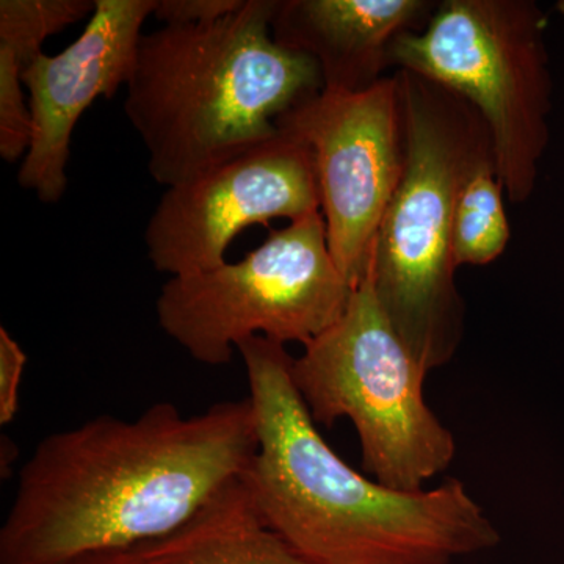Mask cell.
<instances>
[{"label":"cell","instance_id":"6da1fadb","mask_svg":"<svg viewBox=\"0 0 564 564\" xmlns=\"http://www.w3.org/2000/svg\"><path fill=\"white\" fill-rule=\"evenodd\" d=\"M258 451L250 397L184 415L155 403L44 437L20 470L0 564L131 551L180 529Z\"/></svg>","mask_w":564,"mask_h":564},{"label":"cell","instance_id":"7a4b0ae2","mask_svg":"<svg viewBox=\"0 0 564 564\" xmlns=\"http://www.w3.org/2000/svg\"><path fill=\"white\" fill-rule=\"evenodd\" d=\"M258 423L243 474L265 524L307 564H451L500 534L463 484L399 491L352 469L323 440L292 380L285 345L237 348Z\"/></svg>","mask_w":564,"mask_h":564},{"label":"cell","instance_id":"30bf717a","mask_svg":"<svg viewBox=\"0 0 564 564\" xmlns=\"http://www.w3.org/2000/svg\"><path fill=\"white\" fill-rule=\"evenodd\" d=\"M155 0H95L84 32L66 50L41 54L22 70L32 115V140L18 182L43 203L65 195L70 140L96 99L113 98L131 77L141 28Z\"/></svg>","mask_w":564,"mask_h":564},{"label":"cell","instance_id":"52a82bcc","mask_svg":"<svg viewBox=\"0 0 564 564\" xmlns=\"http://www.w3.org/2000/svg\"><path fill=\"white\" fill-rule=\"evenodd\" d=\"M352 291L315 212L270 234L242 261L170 278L155 314L193 361L215 367L251 337L306 347L343 317Z\"/></svg>","mask_w":564,"mask_h":564},{"label":"cell","instance_id":"9a60e30c","mask_svg":"<svg viewBox=\"0 0 564 564\" xmlns=\"http://www.w3.org/2000/svg\"><path fill=\"white\" fill-rule=\"evenodd\" d=\"M28 355L6 328H0V425H10L20 411V392Z\"/></svg>","mask_w":564,"mask_h":564},{"label":"cell","instance_id":"9c48e42d","mask_svg":"<svg viewBox=\"0 0 564 564\" xmlns=\"http://www.w3.org/2000/svg\"><path fill=\"white\" fill-rule=\"evenodd\" d=\"M321 212L313 152L292 133L245 151L166 188L144 228L155 272L173 276L226 262L232 240L274 218L296 221Z\"/></svg>","mask_w":564,"mask_h":564},{"label":"cell","instance_id":"8992f818","mask_svg":"<svg viewBox=\"0 0 564 564\" xmlns=\"http://www.w3.org/2000/svg\"><path fill=\"white\" fill-rule=\"evenodd\" d=\"M291 373L317 425L352 423L378 484L422 491L454 462V434L423 395L429 372L381 310L370 267L343 317L292 359Z\"/></svg>","mask_w":564,"mask_h":564},{"label":"cell","instance_id":"ac0fdd59","mask_svg":"<svg viewBox=\"0 0 564 564\" xmlns=\"http://www.w3.org/2000/svg\"><path fill=\"white\" fill-rule=\"evenodd\" d=\"M558 10H562L563 13H564V2H560L558 3Z\"/></svg>","mask_w":564,"mask_h":564},{"label":"cell","instance_id":"277c9868","mask_svg":"<svg viewBox=\"0 0 564 564\" xmlns=\"http://www.w3.org/2000/svg\"><path fill=\"white\" fill-rule=\"evenodd\" d=\"M404 163L375 237L378 303L426 372L451 362L464 333L455 273L456 202L475 163L492 150L478 111L455 93L397 70Z\"/></svg>","mask_w":564,"mask_h":564},{"label":"cell","instance_id":"4fadbf2b","mask_svg":"<svg viewBox=\"0 0 564 564\" xmlns=\"http://www.w3.org/2000/svg\"><path fill=\"white\" fill-rule=\"evenodd\" d=\"M503 195L496 158L489 152L467 174L456 202L454 259L458 269L488 265L507 250L511 229Z\"/></svg>","mask_w":564,"mask_h":564},{"label":"cell","instance_id":"ba28073f","mask_svg":"<svg viewBox=\"0 0 564 564\" xmlns=\"http://www.w3.org/2000/svg\"><path fill=\"white\" fill-rule=\"evenodd\" d=\"M278 128L313 152L329 251L355 289L369 272L375 237L403 173L397 74L362 91L323 88L282 115Z\"/></svg>","mask_w":564,"mask_h":564},{"label":"cell","instance_id":"5bb4252c","mask_svg":"<svg viewBox=\"0 0 564 564\" xmlns=\"http://www.w3.org/2000/svg\"><path fill=\"white\" fill-rule=\"evenodd\" d=\"M95 11V0H0V61L21 70L43 54L44 41Z\"/></svg>","mask_w":564,"mask_h":564},{"label":"cell","instance_id":"e0dca14e","mask_svg":"<svg viewBox=\"0 0 564 564\" xmlns=\"http://www.w3.org/2000/svg\"><path fill=\"white\" fill-rule=\"evenodd\" d=\"M40 564H133V562L128 551H113L93 552V554L70 556V558L58 560V562Z\"/></svg>","mask_w":564,"mask_h":564},{"label":"cell","instance_id":"7c38bea8","mask_svg":"<svg viewBox=\"0 0 564 564\" xmlns=\"http://www.w3.org/2000/svg\"><path fill=\"white\" fill-rule=\"evenodd\" d=\"M128 552L133 564H307L265 524L243 475L180 529Z\"/></svg>","mask_w":564,"mask_h":564},{"label":"cell","instance_id":"8fae6325","mask_svg":"<svg viewBox=\"0 0 564 564\" xmlns=\"http://www.w3.org/2000/svg\"><path fill=\"white\" fill-rule=\"evenodd\" d=\"M434 10L429 0H278L272 35L313 58L326 90L362 91L384 79L393 41Z\"/></svg>","mask_w":564,"mask_h":564},{"label":"cell","instance_id":"3957f363","mask_svg":"<svg viewBox=\"0 0 564 564\" xmlns=\"http://www.w3.org/2000/svg\"><path fill=\"white\" fill-rule=\"evenodd\" d=\"M278 0H247L209 24L143 33L124 113L166 188L280 133L278 120L323 90L313 58L274 41Z\"/></svg>","mask_w":564,"mask_h":564},{"label":"cell","instance_id":"2e32d148","mask_svg":"<svg viewBox=\"0 0 564 564\" xmlns=\"http://www.w3.org/2000/svg\"><path fill=\"white\" fill-rule=\"evenodd\" d=\"M247 0H155L152 17L162 25L209 24L236 13Z\"/></svg>","mask_w":564,"mask_h":564},{"label":"cell","instance_id":"5b68a950","mask_svg":"<svg viewBox=\"0 0 564 564\" xmlns=\"http://www.w3.org/2000/svg\"><path fill=\"white\" fill-rule=\"evenodd\" d=\"M545 28L533 0H444L422 31L393 41L389 55V66L441 85L478 111L514 204L532 198L551 141Z\"/></svg>","mask_w":564,"mask_h":564}]
</instances>
